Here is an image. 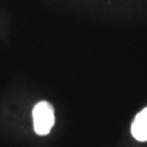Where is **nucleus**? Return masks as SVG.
Returning <instances> with one entry per match:
<instances>
[{
    "label": "nucleus",
    "instance_id": "1",
    "mask_svg": "<svg viewBox=\"0 0 147 147\" xmlns=\"http://www.w3.org/2000/svg\"><path fill=\"white\" fill-rule=\"evenodd\" d=\"M55 124L53 107L47 101L36 104L33 109V125L38 135H47Z\"/></svg>",
    "mask_w": 147,
    "mask_h": 147
},
{
    "label": "nucleus",
    "instance_id": "2",
    "mask_svg": "<svg viewBox=\"0 0 147 147\" xmlns=\"http://www.w3.org/2000/svg\"><path fill=\"white\" fill-rule=\"evenodd\" d=\"M131 132L133 137L137 141H147V107L136 115L132 123Z\"/></svg>",
    "mask_w": 147,
    "mask_h": 147
}]
</instances>
